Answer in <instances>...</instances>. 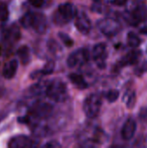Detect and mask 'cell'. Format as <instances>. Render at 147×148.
Instances as JSON below:
<instances>
[{"instance_id":"6da1fadb","label":"cell","mask_w":147,"mask_h":148,"mask_svg":"<svg viewBox=\"0 0 147 148\" xmlns=\"http://www.w3.org/2000/svg\"><path fill=\"white\" fill-rule=\"evenodd\" d=\"M45 95L54 101L62 102L68 97V88L62 81L55 79L48 82Z\"/></svg>"},{"instance_id":"7a4b0ae2","label":"cell","mask_w":147,"mask_h":148,"mask_svg":"<svg viewBox=\"0 0 147 148\" xmlns=\"http://www.w3.org/2000/svg\"><path fill=\"white\" fill-rule=\"evenodd\" d=\"M77 14V9L74 4L65 3L59 5L58 10L53 17L54 22L57 24H65L74 19Z\"/></svg>"},{"instance_id":"3957f363","label":"cell","mask_w":147,"mask_h":148,"mask_svg":"<svg viewBox=\"0 0 147 148\" xmlns=\"http://www.w3.org/2000/svg\"><path fill=\"white\" fill-rule=\"evenodd\" d=\"M53 111V107L49 103L46 101H37L30 108L29 111V114L26 118L23 119L26 121H29L30 119H44L49 116V114Z\"/></svg>"},{"instance_id":"277c9868","label":"cell","mask_w":147,"mask_h":148,"mask_svg":"<svg viewBox=\"0 0 147 148\" xmlns=\"http://www.w3.org/2000/svg\"><path fill=\"white\" fill-rule=\"evenodd\" d=\"M101 97L98 94H92L88 95L83 103V110L85 114L88 118L96 117L101 111Z\"/></svg>"},{"instance_id":"5b68a950","label":"cell","mask_w":147,"mask_h":148,"mask_svg":"<svg viewBox=\"0 0 147 148\" xmlns=\"http://www.w3.org/2000/svg\"><path fill=\"white\" fill-rule=\"evenodd\" d=\"M99 29L107 36H113L118 34L121 29L120 23L113 18H103L97 23Z\"/></svg>"},{"instance_id":"8992f818","label":"cell","mask_w":147,"mask_h":148,"mask_svg":"<svg viewBox=\"0 0 147 148\" xmlns=\"http://www.w3.org/2000/svg\"><path fill=\"white\" fill-rule=\"evenodd\" d=\"M89 60V53L86 49H80L73 52L68 58L67 63L70 68L85 64Z\"/></svg>"},{"instance_id":"52a82bcc","label":"cell","mask_w":147,"mask_h":148,"mask_svg":"<svg viewBox=\"0 0 147 148\" xmlns=\"http://www.w3.org/2000/svg\"><path fill=\"white\" fill-rule=\"evenodd\" d=\"M93 58L100 69H105L107 64V45L105 43H98L96 44L92 51Z\"/></svg>"},{"instance_id":"ba28073f","label":"cell","mask_w":147,"mask_h":148,"mask_svg":"<svg viewBox=\"0 0 147 148\" xmlns=\"http://www.w3.org/2000/svg\"><path fill=\"white\" fill-rule=\"evenodd\" d=\"M128 22L133 25H137L142 22L147 21V6L139 4L127 16Z\"/></svg>"},{"instance_id":"9c48e42d","label":"cell","mask_w":147,"mask_h":148,"mask_svg":"<svg viewBox=\"0 0 147 148\" xmlns=\"http://www.w3.org/2000/svg\"><path fill=\"white\" fill-rule=\"evenodd\" d=\"M76 20H75V27L83 35H87L91 30V21L89 17L87 16V14L81 12L80 14L76 15Z\"/></svg>"},{"instance_id":"30bf717a","label":"cell","mask_w":147,"mask_h":148,"mask_svg":"<svg viewBox=\"0 0 147 148\" xmlns=\"http://www.w3.org/2000/svg\"><path fill=\"white\" fill-rule=\"evenodd\" d=\"M31 28L38 34H43L47 29V19L46 16L40 12L33 13V21Z\"/></svg>"},{"instance_id":"8fae6325","label":"cell","mask_w":147,"mask_h":148,"mask_svg":"<svg viewBox=\"0 0 147 148\" xmlns=\"http://www.w3.org/2000/svg\"><path fill=\"white\" fill-rule=\"evenodd\" d=\"M8 146L10 148H25L33 147L36 146V144L29 137L24 135H18L12 138L10 140Z\"/></svg>"},{"instance_id":"7c38bea8","label":"cell","mask_w":147,"mask_h":148,"mask_svg":"<svg viewBox=\"0 0 147 148\" xmlns=\"http://www.w3.org/2000/svg\"><path fill=\"white\" fill-rule=\"evenodd\" d=\"M136 122L133 118H129L124 123L122 130H121V136L124 140H127L133 137L135 131H136Z\"/></svg>"},{"instance_id":"4fadbf2b","label":"cell","mask_w":147,"mask_h":148,"mask_svg":"<svg viewBox=\"0 0 147 148\" xmlns=\"http://www.w3.org/2000/svg\"><path fill=\"white\" fill-rule=\"evenodd\" d=\"M18 68V62L16 59H12L6 62L3 68V76L5 79H12L16 74Z\"/></svg>"},{"instance_id":"5bb4252c","label":"cell","mask_w":147,"mask_h":148,"mask_svg":"<svg viewBox=\"0 0 147 148\" xmlns=\"http://www.w3.org/2000/svg\"><path fill=\"white\" fill-rule=\"evenodd\" d=\"M140 56H141V52L139 50H132L122 58V60L120 61V65L121 66L134 65L138 63Z\"/></svg>"},{"instance_id":"9a60e30c","label":"cell","mask_w":147,"mask_h":148,"mask_svg":"<svg viewBox=\"0 0 147 148\" xmlns=\"http://www.w3.org/2000/svg\"><path fill=\"white\" fill-rule=\"evenodd\" d=\"M68 78L70 82L79 89H86L87 88H88V83L86 82L81 75L73 73L68 75Z\"/></svg>"},{"instance_id":"2e32d148","label":"cell","mask_w":147,"mask_h":148,"mask_svg":"<svg viewBox=\"0 0 147 148\" xmlns=\"http://www.w3.org/2000/svg\"><path fill=\"white\" fill-rule=\"evenodd\" d=\"M16 55L23 65H26L30 60V51H29V49L28 48V46H26V45L21 46L17 49Z\"/></svg>"},{"instance_id":"e0dca14e","label":"cell","mask_w":147,"mask_h":148,"mask_svg":"<svg viewBox=\"0 0 147 148\" xmlns=\"http://www.w3.org/2000/svg\"><path fill=\"white\" fill-rule=\"evenodd\" d=\"M20 36L21 33L19 27L17 25H12L7 29L5 37L10 41H17L20 38Z\"/></svg>"},{"instance_id":"ac0fdd59","label":"cell","mask_w":147,"mask_h":148,"mask_svg":"<svg viewBox=\"0 0 147 148\" xmlns=\"http://www.w3.org/2000/svg\"><path fill=\"white\" fill-rule=\"evenodd\" d=\"M49 81H44V82H40L35 85H33L30 89L29 92L34 95H40L42 94H45V90H46V87L48 84Z\"/></svg>"},{"instance_id":"d6986e66","label":"cell","mask_w":147,"mask_h":148,"mask_svg":"<svg viewBox=\"0 0 147 148\" xmlns=\"http://www.w3.org/2000/svg\"><path fill=\"white\" fill-rule=\"evenodd\" d=\"M127 42L130 47L137 48L140 45L141 40L134 32H129L127 34Z\"/></svg>"},{"instance_id":"ffe728a7","label":"cell","mask_w":147,"mask_h":148,"mask_svg":"<svg viewBox=\"0 0 147 148\" xmlns=\"http://www.w3.org/2000/svg\"><path fill=\"white\" fill-rule=\"evenodd\" d=\"M32 21H33V12H28L22 16L20 23L23 28L28 29V28H31Z\"/></svg>"},{"instance_id":"44dd1931","label":"cell","mask_w":147,"mask_h":148,"mask_svg":"<svg viewBox=\"0 0 147 148\" xmlns=\"http://www.w3.org/2000/svg\"><path fill=\"white\" fill-rule=\"evenodd\" d=\"M124 100H125V102L126 103V106L128 108H133V106L135 104V100H136L135 93L134 92H127L124 97Z\"/></svg>"},{"instance_id":"7402d4cb","label":"cell","mask_w":147,"mask_h":148,"mask_svg":"<svg viewBox=\"0 0 147 148\" xmlns=\"http://www.w3.org/2000/svg\"><path fill=\"white\" fill-rule=\"evenodd\" d=\"M54 69H55V62L53 61H49L44 65L43 69H41L40 71H41L42 76H44V75H48L52 74Z\"/></svg>"},{"instance_id":"603a6c76","label":"cell","mask_w":147,"mask_h":148,"mask_svg":"<svg viewBox=\"0 0 147 148\" xmlns=\"http://www.w3.org/2000/svg\"><path fill=\"white\" fill-rule=\"evenodd\" d=\"M9 18V10L4 3H0V22H5Z\"/></svg>"},{"instance_id":"cb8c5ba5","label":"cell","mask_w":147,"mask_h":148,"mask_svg":"<svg viewBox=\"0 0 147 148\" xmlns=\"http://www.w3.org/2000/svg\"><path fill=\"white\" fill-rule=\"evenodd\" d=\"M120 96V92L117 89H111L106 94V98L108 101V102H114L117 101V99Z\"/></svg>"},{"instance_id":"d4e9b609","label":"cell","mask_w":147,"mask_h":148,"mask_svg":"<svg viewBox=\"0 0 147 148\" xmlns=\"http://www.w3.org/2000/svg\"><path fill=\"white\" fill-rule=\"evenodd\" d=\"M59 37L62 40V42L64 43L65 46L67 47H72L74 45V40L66 33H59Z\"/></svg>"},{"instance_id":"484cf974","label":"cell","mask_w":147,"mask_h":148,"mask_svg":"<svg viewBox=\"0 0 147 148\" xmlns=\"http://www.w3.org/2000/svg\"><path fill=\"white\" fill-rule=\"evenodd\" d=\"M29 3L36 8H42L45 3V0H29Z\"/></svg>"},{"instance_id":"4316f807","label":"cell","mask_w":147,"mask_h":148,"mask_svg":"<svg viewBox=\"0 0 147 148\" xmlns=\"http://www.w3.org/2000/svg\"><path fill=\"white\" fill-rule=\"evenodd\" d=\"M48 47H49V49L52 52H54V53H55V51H57V48H60L59 45L57 44V42H55L53 41V40H51V41H49V42H48Z\"/></svg>"},{"instance_id":"83f0119b","label":"cell","mask_w":147,"mask_h":148,"mask_svg":"<svg viewBox=\"0 0 147 148\" xmlns=\"http://www.w3.org/2000/svg\"><path fill=\"white\" fill-rule=\"evenodd\" d=\"M44 147H61V145H60L57 141L53 140V141H50V142L45 144Z\"/></svg>"},{"instance_id":"f1b7e54d","label":"cell","mask_w":147,"mask_h":148,"mask_svg":"<svg viewBox=\"0 0 147 148\" xmlns=\"http://www.w3.org/2000/svg\"><path fill=\"white\" fill-rule=\"evenodd\" d=\"M113 4H116V5H119V6H121V5H124L127 0H109Z\"/></svg>"},{"instance_id":"f546056e","label":"cell","mask_w":147,"mask_h":148,"mask_svg":"<svg viewBox=\"0 0 147 148\" xmlns=\"http://www.w3.org/2000/svg\"><path fill=\"white\" fill-rule=\"evenodd\" d=\"M140 33H141V34H144V35H146V36H147V27H145V28L141 29V30H140Z\"/></svg>"},{"instance_id":"4dcf8cb0","label":"cell","mask_w":147,"mask_h":148,"mask_svg":"<svg viewBox=\"0 0 147 148\" xmlns=\"http://www.w3.org/2000/svg\"><path fill=\"white\" fill-rule=\"evenodd\" d=\"M2 95H3V89L0 88V97L2 96Z\"/></svg>"},{"instance_id":"1f68e13d","label":"cell","mask_w":147,"mask_h":148,"mask_svg":"<svg viewBox=\"0 0 147 148\" xmlns=\"http://www.w3.org/2000/svg\"><path fill=\"white\" fill-rule=\"evenodd\" d=\"M94 3H100V0H93Z\"/></svg>"}]
</instances>
